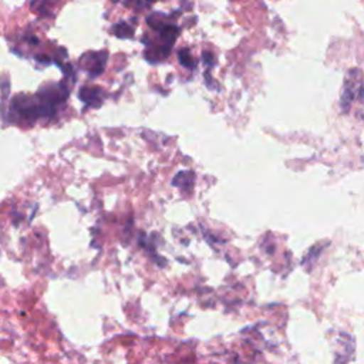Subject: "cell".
<instances>
[{
	"instance_id": "cell-1",
	"label": "cell",
	"mask_w": 364,
	"mask_h": 364,
	"mask_svg": "<svg viewBox=\"0 0 364 364\" xmlns=\"http://www.w3.org/2000/svg\"><path fill=\"white\" fill-rule=\"evenodd\" d=\"M107 51H98V53H90V54H85L82 58L88 60V63L82 61L85 64V68L88 70L90 75L91 77H97L102 73L104 67H105V63H107Z\"/></svg>"
},
{
	"instance_id": "cell-2",
	"label": "cell",
	"mask_w": 364,
	"mask_h": 364,
	"mask_svg": "<svg viewBox=\"0 0 364 364\" xmlns=\"http://www.w3.org/2000/svg\"><path fill=\"white\" fill-rule=\"evenodd\" d=\"M102 92L100 88L97 87H82L78 97L87 104V105H91V107H98L101 102H102Z\"/></svg>"
},
{
	"instance_id": "cell-3",
	"label": "cell",
	"mask_w": 364,
	"mask_h": 364,
	"mask_svg": "<svg viewBox=\"0 0 364 364\" xmlns=\"http://www.w3.org/2000/svg\"><path fill=\"white\" fill-rule=\"evenodd\" d=\"M193 182H195V173L192 171H181L172 179V185L185 192H189L192 189Z\"/></svg>"
},
{
	"instance_id": "cell-4",
	"label": "cell",
	"mask_w": 364,
	"mask_h": 364,
	"mask_svg": "<svg viewBox=\"0 0 364 364\" xmlns=\"http://www.w3.org/2000/svg\"><path fill=\"white\" fill-rule=\"evenodd\" d=\"M179 34V28L176 26H171V24H164L161 28H159V36L162 38V41L168 46L172 47V44L175 43L176 37Z\"/></svg>"
},
{
	"instance_id": "cell-5",
	"label": "cell",
	"mask_w": 364,
	"mask_h": 364,
	"mask_svg": "<svg viewBox=\"0 0 364 364\" xmlns=\"http://www.w3.org/2000/svg\"><path fill=\"white\" fill-rule=\"evenodd\" d=\"M112 33L118 37V38H131L134 34V30L131 26H128L127 23H118L112 27Z\"/></svg>"
},
{
	"instance_id": "cell-6",
	"label": "cell",
	"mask_w": 364,
	"mask_h": 364,
	"mask_svg": "<svg viewBox=\"0 0 364 364\" xmlns=\"http://www.w3.org/2000/svg\"><path fill=\"white\" fill-rule=\"evenodd\" d=\"M178 60H179V63H181L183 67H186V68H189V70H192V68L196 67V61L193 60V57L191 55V51H189L188 48H182V50L178 51Z\"/></svg>"
},
{
	"instance_id": "cell-7",
	"label": "cell",
	"mask_w": 364,
	"mask_h": 364,
	"mask_svg": "<svg viewBox=\"0 0 364 364\" xmlns=\"http://www.w3.org/2000/svg\"><path fill=\"white\" fill-rule=\"evenodd\" d=\"M203 61L208 64V67H210V65H213V54L212 53H203Z\"/></svg>"
}]
</instances>
